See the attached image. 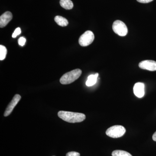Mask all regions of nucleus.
Masks as SVG:
<instances>
[{
    "label": "nucleus",
    "mask_w": 156,
    "mask_h": 156,
    "mask_svg": "<svg viewBox=\"0 0 156 156\" xmlns=\"http://www.w3.org/2000/svg\"><path fill=\"white\" fill-rule=\"evenodd\" d=\"M58 117L65 122L69 123H79L83 122L86 116L80 113L60 111L58 113Z\"/></svg>",
    "instance_id": "obj_1"
},
{
    "label": "nucleus",
    "mask_w": 156,
    "mask_h": 156,
    "mask_svg": "<svg viewBox=\"0 0 156 156\" xmlns=\"http://www.w3.org/2000/svg\"><path fill=\"white\" fill-rule=\"evenodd\" d=\"M82 73V70L79 69L66 73L60 78V83L63 85L71 83L80 76Z\"/></svg>",
    "instance_id": "obj_2"
},
{
    "label": "nucleus",
    "mask_w": 156,
    "mask_h": 156,
    "mask_svg": "<svg viewBox=\"0 0 156 156\" xmlns=\"http://www.w3.org/2000/svg\"><path fill=\"white\" fill-rule=\"evenodd\" d=\"M126 132V128L123 126L116 125L108 128L106 131V134L112 138H116L123 136Z\"/></svg>",
    "instance_id": "obj_3"
},
{
    "label": "nucleus",
    "mask_w": 156,
    "mask_h": 156,
    "mask_svg": "<svg viewBox=\"0 0 156 156\" xmlns=\"http://www.w3.org/2000/svg\"><path fill=\"white\" fill-rule=\"evenodd\" d=\"M112 29L115 33L120 36H126L128 33L126 24L121 20H115L113 23Z\"/></svg>",
    "instance_id": "obj_4"
},
{
    "label": "nucleus",
    "mask_w": 156,
    "mask_h": 156,
    "mask_svg": "<svg viewBox=\"0 0 156 156\" xmlns=\"http://www.w3.org/2000/svg\"><path fill=\"white\" fill-rule=\"evenodd\" d=\"M94 34L90 30H87L80 37L79 43L82 47H87L91 44L94 41Z\"/></svg>",
    "instance_id": "obj_5"
},
{
    "label": "nucleus",
    "mask_w": 156,
    "mask_h": 156,
    "mask_svg": "<svg viewBox=\"0 0 156 156\" xmlns=\"http://www.w3.org/2000/svg\"><path fill=\"white\" fill-rule=\"evenodd\" d=\"M21 96L18 94H16L14 95L13 99L9 104L5 111V113H4V116H8L11 114L15 107L17 105V103L19 102L20 100L21 99Z\"/></svg>",
    "instance_id": "obj_6"
},
{
    "label": "nucleus",
    "mask_w": 156,
    "mask_h": 156,
    "mask_svg": "<svg viewBox=\"0 0 156 156\" xmlns=\"http://www.w3.org/2000/svg\"><path fill=\"white\" fill-rule=\"evenodd\" d=\"M139 67L141 69L154 71H156V62L154 60H144L140 62Z\"/></svg>",
    "instance_id": "obj_7"
},
{
    "label": "nucleus",
    "mask_w": 156,
    "mask_h": 156,
    "mask_svg": "<svg viewBox=\"0 0 156 156\" xmlns=\"http://www.w3.org/2000/svg\"><path fill=\"white\" fill-rule=\"evenodd\" d=\"M134 93L136 97L141 98L145 94V85L142 83H137L134 85Z\"/></svg>",
    "instance_id": "obj_8"
},
{
    "label": "nucleus",
    "mask_w": 156,
    "mask_h": 156,
    "mask_svg": "<svg viewBox=\"0 0 156 156\" xmlns=\"http://www.w3.org/2000/svg\"><path fill=\"white\" fill-rule=\"evenodd\" d=\"M13 18L12 13L7 11L2 14L0 17V27L3 28L5 27Z\"/></svg>",
    "instance_id": "obj_9"
},
{
    "label": "nucleus",
    "mask_w": 156,
    "mask_h": 156,
    "mask_svg": "<svg viewBox=\"0 0 156 156\" xmlns=\"http://www.w3.org/2000/svg\"><path fill=\"white\" fill-rule=\"evenodd\" d=\"M98 76V73H96L95 74L91 75L88 77V80L86 82V85L87 87H92L95 85L97 80V78Z\"/></svg>",
    "instance_id": "obj_10"
},
{
    "label": "nucleus",
    "mask_w": 156,
    "mask_h": 156,
    "mask_svg": "<svg viewBox=\"0 0 156 156\" xmlns=\"http://www.w3.org/2000/svg\"><path fill=\"white\" fill-rule=\"evenodd\" d=\"M55 22L58 25L61 27L67 26L69 24L68 21L66 18L60 16H56L54 18Z\"/></svg>",
    "instance_id": "obj_11"
},
{
    "label": "nucleus",
    "mask_w": 156,
    "mask_h": 156,
    "mask_svg": "<svg viewBox=\"0 0 156 156\" xmlns=\"http://www.w3.org/2000/svg\"><path fill=\"white\" fill-rule=\"evenodd\" d=\"M60 5L66 10H70L73 7V4L71 0H60Z\"/></svg>",
    "instance_id": "obj_12"
},
{
    "label": "nucleus",
    "mask_w": 156,
    "mask_h": 156,
    "mask_svg": "<svg viewBox=\"0 0 156 156\" xmlns=\"http://www.w3.org/2000/svg\"><path fill=\"white\" fill-rule=\"evenodd\" d=\"M112 156H132V155L126 151L122 150H115L112 153Z\"/></svg>",
    "instance_id": "obj_13"
},
{
    "label": "nucleus",
    "mask_w": 156,
    "mask_h": 156,
    "mask_svg": "<svg viewBox=\"0 0 156 156\" xmlns=\"http://www.w3.org/2000/svg\"><path fill=\"white\" fill-rule=\"evenodd\" d=\"M7 53V48L3 45H0V60H3L6 58Z\"/></svg>",
    "instance_id": "obj_14"
},
{
    "label": "nucleus",
    "mask_w": 156,
    "mask_h": 156,
    "mask_svg": "<svg viewBox=\"0 0 156 156\" xmlns=\"http://www.w3.org/2000/svg\"><path fill=\"white\" fill-rule=\"evenodd\" d=\"M21 30L20 27H17V29H16L15 30H14V32L12 34V37L13 38H16L17 36L19 35L21 33Z\"/></svg>",
    "instance_id": "obj_15"
},
{
    "label": "nucleus",
    "mask_w": 156,
    "mask_h": 156,
    "mask_svg": "<svg viewBox=\"0 0 156 156\" xmlns=\"http://www.w3.org/2000/svg\"><path fill=\"white\" fill-rule=\"evenodd\" d=\"M26 41V40L25 38L23 37H20L19 39H18V44L20 46H23L25 45V44Z\"/></svg>",
    "instance_id": "obj_16"
},
{
    "label": "nucleus",
    "mask_w": 156,
    "mask_h": 156,
    "mask_svg": "<svg viewBox=\"0 0 156 156\" xmlns=\"http://www.w3.org/2000/svg\"><path fill=\"white\" fill-rule=\"evenodd\" d=\"M80 154L76 152L72 151L69 152L66 154V156H80Z\"/></svg>",
    "instance_id": "obj_17"
},
{
    "label": "nucleus",
    "mask_w": 156,
    "mask_h": 156,
    "mask_svg": "<svg viewBox=\"0 0 156 156\" xmlns=\"http://www.w3.org/2000/svg\"><path fill=\"white\" fill-rule=\"evenodd\" d=\"M137 2L141 3H148L152 2L153 0H136Z\"/></svg>",
    "instance_id": "obj_18"
},
{
    "label": "nucleus",
    "mask_w": 156,
    "mask_h": 156,
    "mask_svg": "<svg viewBox=\"0 0 156 156\" xmlns=\"http://www.w3.org/2000/svg\"><path fill=\"white\" fill-rule=\"evenodd\" d=\"M152 138L154 141H156V131L154 133L153 135Z\"/></svg>",
    "instance_id": "obj_19"
}]
</instances>
